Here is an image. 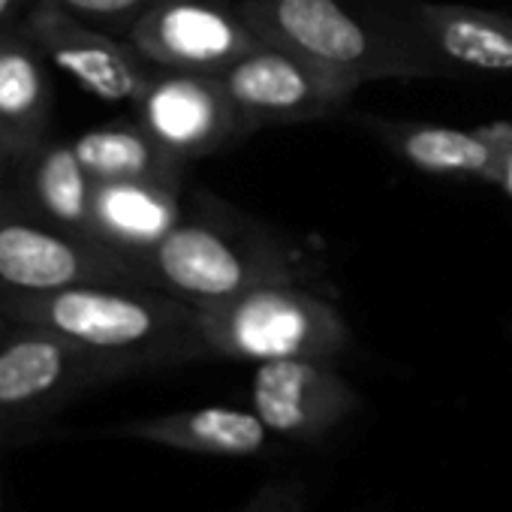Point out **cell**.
I'll use <instances>...</instances> for the list:
<instances>
[{"label":"cell","mask_w":512,"mask_h":512,"mask_svg":"<svg viewBox=\"0 0 512 512\" xmlns=\"http://www.w3.org/2000/svg\"><path fill=\"white\" fill-rule=\"evenodd\" d=\"M0 314L52 329L115 359L133 377L211 359L196 305L139 284H73L58 290L0 287Z\"/></svg>","instance_id":"cell-1"},{"label":"cell","mask_w":512,"mask_h":512,"mask_svg":"<svg viewBox=\"0 0 512 512\" xmlns=\"http://www.w3.org/2000/svg\"><path fill=\"white\" fill-rule=\"evenodd\" d=\"M139 266L154 290L190 305L223 302L256 287L317 290V281L326 275L314 250L217 202H205V211L181 217Z\"/></svg>","instance_id":"cell-2"},{"label":"cell","mask_w":512,"mask_h":512,"mask_svg":"<svg viewBox=\"0 0 512 512\" xmlns=\"http://www.w3.org/2000/svg\"><path fill=\"white\" fill-rule=\"evenodd\" d=\"M269 46L293 52L356 85L374 79H425L440 61L359 19L344 0H241L235 7Z\"/></svg>","instance_id":"cell-3"},{"label":"cell","mask_w":512,"mask_h":512,"mask_svg":"<svg viewBox=\"0 0 512 512\" xmlns=\"http://www.w3.org/2000/svg\"><path fill=\"white\" fill-rule=\"evenodd\" d=\"M199 332L211 359L338 362L353 332L332 299L311 287H256L241 296L196 305Z\"/></svg>","instance_id":"cell-4"},{"label":"cell","mask_w":512,"mask_h":512,"mask_svg":"<svg viewBox=\"0 0 512 512\" xmlns=\"http://www.w3.org/2000/svg\"><path fill=\"white\" fill-rule=\"evenodd\" d=\"M133 377L115 359L31 323L0 338V440L46 425L82 395Z\"/></svg>","instance_id":"cell-5"},{"label":"cell","mask_w":512,"mask_h":512,"mask_svg":"<svg viewBox=\"0 0 512 512\" xmlns=\"http://www.w3.org/2000/svg\"><path fill=\"white\" fill-rule=\"evenodd\" d=\"M73 284L151 287L127 256L73 238L31 214L13 193H0V287L58 290Z\"/></svg>","instance_id":"cell-6"},{"label":"cell","mask_w":512,"mask_h":512,"mask_svg":"<svg viewBox=\"0 0 512 512\" xmlns=\"http://www.w3.org/2000/svg\"><path fill=\"white\" fill-rule=\"evenodd\" d=\"M217 79L247 133L260 127L329 118L341 112L359 91L356 82L269 43L235 61Z\"/></svg>","instance_id":"cell-7"},{"label":"cell","mask_w":512,"mask_h":512,"mask_svg":"<svg viewBox=\"0 0 512 512\" xmlns=\"http://www.w3.org/2000/svg\"><path fill=\"white\" fill-rule=\"evenodd\" d=\"M157 70L220 76L266 46L238 10L211 0H160L124 37Z\"/></svg>","instance_id":"cell-8"},{"label":"cell","mask_w":512,"mask_h":512,"mask_svg":"<svg viewBox=\"0 0 512 512\" xmlns=\"http://www.w3.org/2000/svg\"><path fill=\"white\" fill-rule=\"evenodd\" d=\"M22 28L52 67L103 103H139L157 76L151 70L154 64H148L127 40H115L109 31L76 19L55 0H34Z\"/></svg>","instance_id":"cell-9"},{"label":"cell","mask_w":512,"mask_h":512,"mask_svg":"<svg viewBox=\"0 0 512 512\" xmlns=\"http://www.w3.org/2000/svg\"><path fill=\"white\" fill-rule=\"evenodd\" d=\"M362 395L335 368L317 359H281L256 365L250 410L278 440L317 443L359 413Z\"/></svg>","instance_id":"cell-10"},{"label":"cell","mask_w":512,"mask_h":512,"mask_svg":"<svg viewBox=\"0 0 512 512\" xmlns=\"http://www.w3.org/2000/svg\"><path fill=\"white\" fill-rule=\"evenodd\" d=\"M136 112L139 124L181 163L220 154L247 136L217 76L160 70Z\"/></svg>","instance_id":"cell-11"},{"label":"cell","mask_w":512,"mask_h":512,"mask_svg":"<svg viewBox=\"0 0 512 512\" xmlns=\"http://www.w3.org/2000/svg\"><path fill=\"white\" fill-rule=\"evenodd\" d=\"M103 434L211 458H263L281 443L253 410L223 404L118 422Z\"/></svg>","instance_id":"cell-12"},{"label":"cell","mask_w":512,"mask_h":512,"mask_svg":"<svg viewBox=\"0 0 512 512\" xmlns=\"http://www.w3.org/2000/svg\"><path fill=\"white\" fill-rule=\"evenodd\" d=\"M16 199L49 226L100 244L94 223V178L73 142H40L16 166ZM103 247V244H100Z\"/></svg>","instance_id":"cell-13"},{"label":"cell","mask_w":512,"mask_h":512,"mask_svg":"<svg viewBox=\"0 0 512 512\" xmlns=\"http://www.w3.org/2000/svg\"><path fill=\"white\" fill-rule=\"evenodd\" d=\"M181 217V184L94 181L97 238L136 266L181 223Z\"/></svg>","instance_id":"cell-14"},{"label":"cell","mask_w":512,"mask_h":512,"mask_svg":"<svg viewBox=\"0 0 512 512\" xmlns=\"http://www.w3.org/2000/svg\"><path fill=\"white\" fill-rule=\"evenodd\" d=\"M419 43L437 58L479 73H512V19L461 4L410 0Z\"/></svg>","instance_id":"cell-15"},{"label":"cell","mask_w":512,"mask_h":512,"mask_svg":"<svg viewBox=\"0 0 512 512\" xmlns=\"http://www.w3.org/2000/svg\"><path fill=\"white\" fill-rule=\"evenodd\" d=\"M52 103L55 94L49 61L40 46L22 28V22L0 31V121L10 133L16 163L46 142Z\"/></svg>","instance_id":"cell-16"},{"label":"cell","mask_w":512,"mask_h":512,"mask_svg":"<svg viewBox=\"0 0 512 512\" xmlns=\"http://www.w3.org/2000/svg\"><path fill=\"white\" fill-rule=\"evenodd\" d=\"M73 148L94 181H163L181 184V163L139 121L97 127L73 139Z\"/></svg>","instance_id":"cell-17"},{"label":"cell","mask_w":512,"mask_h":512,"mask_svg":"<svg viewBox=\"0 0 512 512\" xmlns=\"http://www.w3.org/2000/svg\"><path fill=\"white\" fill-rule=\"evenodd\" d=\"M383 142L404 157L413 169L443 178H479L485 181L494 166V148L473 130L443 127V124H374Z\"/></svg>","instance_id":"cell-18"},{"label":"cell","mask_w":512,"mask_h":512,"mask_svg":"<svg viewBox=\"0 0 512 512\" xmlns=\"http://www.w3.org/2000/svg\"><path fill=\"white\" fill-rule=\"evenodd\" d=\"M55 4L100 31H118L127 37L130 28L160 0H55Z\"/></svg>","instance_id":"cell-19"},{"label":"cell","mask_w":512,"mask_h":512,"mask_svg":"<svg viewBox=\"0 0 512 512\" xmlns=\"http://www.w3.org/2000/svg\"><path fill=\"white\" fill-rule=\"evenodd\" d=\"M308 488L302 479H275L266 482L238 512H305Z\"/></svg>","instance_id":"cell-20"},{"label":"cell","mask_w":512,"mask_h":512,"mask_svg":"<svg viewBox=\"0 0 512 512\" xmlns=\"http://www.w3.org/2000/svg\"><path fill=\"white\" fill-rule=\"evenodd\" d=\"M476 130L494 148V166H491L485 181L500 187L506 196H512V124L509 121H491V124H479Z\"/></svg>","instance_id":"cell-21"},{"label":"cell","mask_w":512,"mask_h":512,"mask_svg":"<svg viewBox=\"0 0 512 512\" xmlns=\"http://www.w3.org/2000/svg\"><path fill=\"white\" fill-rule=\"evenodd\" d=\"M31 7H34V0H0V31L22 22Z\"/></svg>","instance_id":"cell-22"},{"label":"cell","mask_w":512,"mask_h":512,"mask_svg":"<svg viewBox=\"0 0 512 512\" xmlns=\"http://www.w3.org/2000/svg\"><path fill=\"white\" fill-rule=\"evenodd\" d=\"M16 163V151H13V142H10V133L0 121V166H13Z\"/></svg>","instance_id":"cell-23"},{"label":"cell","mask_w":512,"mask_h":512,"mask_svg":"<svg viewBox=\"0 0 512 512\" xmlns=\"http://www.w3.org/2000/svg\"><path fill=\"white\" fill-rule=\"evenodd\" d=\"M10 326H13V320H7L4 314H0V338H4V335H7V329H10Z\"/></svg>","instance_id":"cell-24"}]
</instances>
